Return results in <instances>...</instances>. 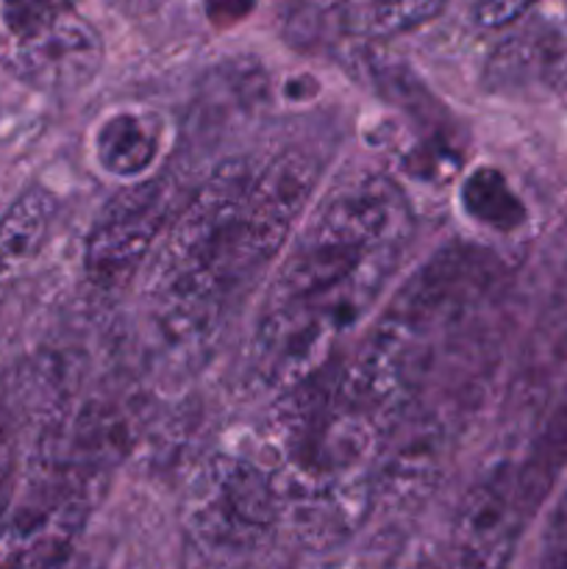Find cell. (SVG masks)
<instances>
[{"mask_svg":"<svg viewBox=\"0 0 567 569\" xmlns=\"http://www.w3.org/2000/svg\"><path fill=\"white\" fill-rule=\"evenodd\" d=\"M317 172L311 156L289 150L267 164L226 161L203 183L153 267L156 303L172 337H198L281 250Z\"/></svg>","mask_w":567,"mask_h":569,"instance_id":"obj_1","label":"cell"},{"mask_svg":"<svg viewBox=\"0 0 567 569\" xmlns=\"http://www.w3.org/2000/svg\"><path fill=\"white\" fill-rule=\"evenodd\" d=\"M372 406L356 398L342 378H306L287 389L270 420V465L281 526L300 537L331 539L354 528L372 495V461L381 431Z\"/></svg>","mask_w":567,"mask_h":569,"instance_id":"obj_2","label":"cell"},{"mask_svg":"<svg viewBox=\"0 0 567 569\" xmlns=\"http://www.w3.org/2000/svg\"><path fill=\"white\" fill-rule=\"evenodd\" d=\"M187 522L203 553L233 561L259 550L276 533L281 526V506L265 467L217 456L192 483Z\"/></svg>","mask_w":567,"mask_h":569,"instance_id":"obj_3","label":"cell"},{"mask_svg":"<svg viewBox=\"0 0 567 569\" xmlns=\"http://www.w3.org/2000/svg\"><path fill=\"white\" fill-rule=\"evenodd\" d=\"M167 198L170 192L165 181H145L128 187L106 206L89 231L83 253L87 276L98 287L111 289L137 272L153 239L165 231L170 217Z\"/></svg>","mask_w":567,"mask_h":569,"instance_id":"obj_4","label":"cell"},{"mask_svg":"<svg viewBox=\"0 0 567 569\" xmlns=\"http://www.w3.org/2000/svg\"><path fill=\"white\" fill-rule=\"evenodd\" d=\"M9 59L28 81L56 92L87 87L103 61L98 31L76 11V6L42 17L28 28L9 33Z\"/></svg>","mask_w":567,"mask_h":569,"instance_id":"obj_5","label":"cell"},{"mask_svg":"<svg viewBox=\"0 0 567 569\" xmlns=\"http://www.w3.org/2000/svg\"><path fill=\"white\" fill-rule=\"evenodd\" d=\"M523 487L509 470L484 478L467 492L454 528L461 565L495 567L511 553L523 520Z\"/></svg>","mask_w":567,"mask_h":569,"instance_id":"obj_6","label":"cell"},{"mask_svg":"<svg viewBox=\"0 0 567 569\" xmlns=\"http://www.w3.org/2000/svg\"><path fill=\"white\" fill-rule=\"evenodd\" d=\"M83 520L78 498L22 511L0 531V565H59Z\"/></svg>","mask_w":567,"mask_h":569,"instance_id":"obj_7","label":"cell"},{"mask_svg":"<svg viewBox=\"0 0 567 569\" xmlns=\"http://www.w3.org/2000/svg\"><path fill=\"white\" fill-rule=\"evenodd\" d=\"M159 114L148 109H120L103 117L94 131V159L109 176L137 178L150 170L161 148Z\"/></svg>","mask_w":567,"mask_h":569,"instance_id":"obj_8","label":"cell"},{"mask_svg":"<svg viewBox=\"0 0 567 569\" xmlns=\"http://www.w3.org/2000/svg\"><path fill=\"white\" fill-rule=\"evenodd\" d=\"M56 203L44 189L22 192L0 220V281L17 276L42 248Z\"/></svg>","mask_w":567,"mask_h":569,"instance_id":"obj_9","label":"cell"},{"mask_svg":"<svg viewBox=\"0 0 567 569\" xmlns=\"http://www.w3.org/2000/svg\"><path fill=\"white\" fill-rule=\"evenodd\" d=\"M461 206L467 217L493 231L511 233L526 222V206L495 167H478L461 183Z\"/></svg>","mask_w":567,"mask_h":569,"instance_id":"obj_10","label":"cell"},{"mask_svg":"<svg viewBox=\"0 0 567 569\" xmlns=\"http://www.w3.org/2000/svg\"><path fill=\"white\" fill-rule=\"evenodd\" d=\"M448 0H359L356 11V28L367 37H398L428 20L445 9Z\"/></svg>","mask_w":567,"mask_h":569,"instance_id":"obj_11","label":"cell"},{"mask_svg":"<svg viewBox=\"0 0 567 569\" xmlns=\"http://www.w3.org/2000/svg\"><path fill=\"white\" fill-rule=\"evenodd\" d=\"M537 0H476L472 17L481 28H504L526 14Z\"/></svg>","mask_w":567,"mask_h":569,"instance_id":"obj_12","label":"cell"},{"mask_svg":"<svg viewBox=\"0 0 567 569\" xmlns=\"http://www.w3.org/2000/svg\"><path fill=\"white\" fill-rule=\"evenodd\" d=\"M3 511H6V483L0 481V531H3Z\"/></svg>","mask_w":567,"mask_h":569,"instance_id":"obj_13","label":"cell"}]
</instances>
